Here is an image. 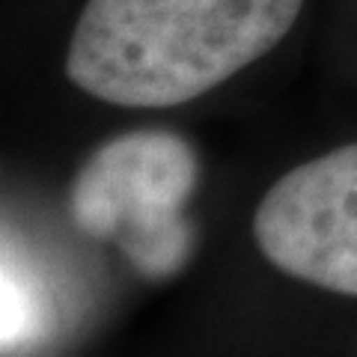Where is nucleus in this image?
Masks as SVG:
<instances>
[{
	"label": "nucleus",
	"instance_id": "1",
	"mask_svg": "<svg viewBox=\"0 0 357 357\" xmlns=\"http://www.w3.org/2000/svg\"><path fill=\"white\" fill-rule=\"evenodd\" d=\"M304 0H86L69 81L116 107H176L265 57Z\"/></svg>",
	"mask_w": 357,
	"mask_h": 357
},
{
	"label": "nucleus",
	"instance_id": "3",
	"mask_svg": "<svg viewBox=\"0 0 357 357\" xmlns=\"http://www.w3.org/2000/svg\"><path fill=\"white\" fill-rule=\"evenodd\" d=\"M253 238L280 274L357 298V143L277 178L256 206Z\"/></svg>",
	"mask_w": 357,
	"mask_h": 357
},
{
	"label": "nucleus",
	"instance_id": "2",
	"mask_svg": "<svg viewBox=\"0 0 357 357\" xmlns=\"http://www.w3.org/2000/svg\"><path fill=\"white\" fill-rule=\"evenodd\" d=\"M199 164L182 137L137 131L105 143L72 188L77 229L116 241L143 274H170L188 253L182 208L197 188Z\"/></svg>",
	"mask_w": 357,
	"mask_h": 357
}]
</instances>
